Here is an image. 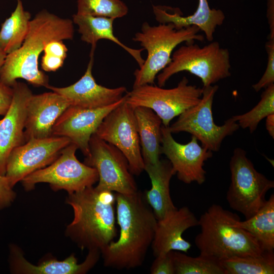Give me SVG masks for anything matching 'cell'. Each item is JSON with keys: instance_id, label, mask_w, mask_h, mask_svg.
Segmentation results:
<instances>
[{"instance_id": "obj_1", "label": "cell", "mask_w": 274, "mask_h": 274, "mask_svg": "<svg viewBox=\"0 0 274 274\" xmlns=\"http://www.w3.org/2000/svg\"><path fill=\"white\" fill-rule=\"evenodd\" d=\"M119 236L100 254L106 267L130 269L141 266L151 246L157 220L139 191L131 194L115 193Z\"/></svg>"}, {"instance_id": "obj_2", "label": "cell", "mask_w": 274, "mask_h": 274, "mask_svg": "<svg viewBox=\"0 0 274 274\" xmlns=\"http://www.w3.org/2000/svg\"><path fill=\"white\" fill-rule=\"evenodd\" d=\"M74 35L73 20L47 10L39 12L30 20L21 46L7 55L0 71V82L12 87L17 79L22 78L33 85L46 87L48 77L38 67L40 54L50 42L72 40Z\"/></svg>"}, {"instance_id": "obj_3", "label": "cell", "mask_w": 274, "mask_h": 274, "mask_svg": "<svg viewBox=\"0 0 274 274\" xmlns=\"http://www.w3.org/2000/svg\"><path fill=\"white\" fill-rule=\"evenodd\" d=\"M66 203L72 207L74 218L65 234L79 248L101 252L115 241L117 230L113 192L92 186L68 194Z\"/></svg>"}, {"instance_id": "obj_4", "label": "cell", "mask_w": 274, "mask_h": 274, "mask_svg": "<svg viewBox=\"0 0 274 274\" xmlns=\"http://www.w3.org/2000/svg\"><path fill=\"white\" fill-rule=\"evenodd\" d=\"M240 220L235 213L213 204L198 219L200 232L194 243L200 254L218 259L233 256H257L263 253L259 243L249 233L236 226Z\"/></svg>"}, {"instance_id": "obj_5", "label": "cell", "mask_w": 274, "mask_h": 274, "mask_svg": "<svg viewBox=\"0 0 274 274\" xmlns=\"http://www.w3.org/2000/svg\"><path fill=\"white\" fill-rule=\"evenodd\" d=\"M199 31L196 26L177 29L172 23L151 26L144 22L141 31L135 34L132 40L147 50V57L134 73L133 88L153 84L157 75L170 62L173 52L178 45L204 40L203 36L198 34Z\"/></svg>"}, {"instance_id": "obj_6", "label": "cell", "mask_w": 274, "mask_h": 274, "mask_svg": "<svg viewBox=\"0 0 274 274\" xmlns=\"http://www.w3.org/2000/svg\"><path fill=\"white\" fill-rule=\"evenodd\" d=\"M230 68L229 52L219 42L211 41L203 47L186 43L173 53L170 62L157 76V83L163 87L172 76L186 71L199 78L203 87H207L229 77Z\"/></svg>"}, {"instance_id": "obj_7", "label": "cell", "mask_w": 274, "mask_h": 274, "mask_svg": "<svg viewBox=\"0 0 274 274\" xmlns=\"http://www.w3.org/2000/svg\"><path fill=\"white\" fill-rule=\"evenodd\" d=\"M229 167L231 181L226 200L232 210L247 219L265 203L266 194L274 188V182L258 172L246 152L240 148L234 150Z\"/></svg>"}, {"instance_id": "obj_8", "label": "cell", "mask_w": 274, "mask_h": 274, "mask_svg": "<svg viewBox=\"0 0 274 274\" xmlns=\"http://www.w3.org/2000/svg\"><path fill=\"white\" fill-rule=\"evenodd\" d=\"M78 149L71 143L51 164L25 177L21 181L24 189L31 191L37 184L46 183L54 191L64 190L71 194L93 186L98 181V173L77 159Z\"/></svg>"}, {"instance_id": "obj_9", "label": "cell", "mask_w": 274, "mask_h": 274, "mask_svg": "<svg viewBox=\"0 0 274 274\" xmlns=\"http://www.w3.org/2000/svg\"><path fill=\"white\" fill-rule=\"evenodd\" d=\"M218 89L216 85L203 87L199 102L181 113L168 127L169 131L172 133H190L200 141L201 146L212 152L218 151L224 139L232 135L239 126L232 117L222 125L214 122L212 106Z\"/></svg>"}, {"instance_id": "obj_10", "label": "cell", "mask_w": 274, "mask_h": 274, "mask_svg": "<svg viewBox=\"0 0 274 274\" xmlns=\"http://www.w3.org/2000/svg\"><path fill=\"white\" fill-rule=\"evenodd\" d=\"M202 88L189 84L184 77L175 87L165 89L153 84L133 88L126 93V101L132 108L146 107L152 109L168 127L170 122L201 99Z\"/></svg>"}, {"instance_id": "obj_11", "label": "cell", "mask_w": 274, "mask_h": 274, "mask_svg": "<svg viewBox=\"0 0 274 274\" xmlns=\"http://www.w3.org/2000/svg\"><path fill=\"white\" fill-rule=\"evenodd\" d=\"M84 163L96 170L98 175L97 188L123 194L138 191L125 156L116 147L95 133L90 138L89 152Z\"/></svg>"}, {"instance_id": "obj_12", "label": "cell", "mask_w": 274, "mask_h": 274, "mask_svg": "<svg viewBox=\"0 0 274 274\" xmlns=\"http://www.w3.org/2000/svg\"><path fill=\"white\" fill-rule=\"evenodd\" d=\"M95 134L124 154L133 175L139 176L144 170L133 108L126 99L105 117Z\"/></svg>"}, {"instance_id": "obj_13", "label": "cell", "mask_w": 274, "mask_h": 274, "mask_svg": "<svg viewBox=\"0 0 274 274\" xmlns=\"http://www.w3.org/2000/svg\"><path fill=\"white\" fill-rule=\"evenodd\" d=\"M64 136L31 139L14 149L6 164L5 176L12 188L32 173L51 164L71 143Z\"/></svg>"}, {"instance_id": "obj_14", "label": "cell", "mask_w": 274, "mask_h": 274, "mask_svg": "<svg viewBox=\"0 0 274 274\" xmlns=\"http://www.w3.org/2000/svg\"><path fill=\"white\" fill-rule=\"evenodd\" d=\"M161 133V154L169 161L178 179L185 184H202L206 179L204 162L212 158L213 152L200 146L194 136L187 144L178 143L163 125Z\"/></svg>"}, {"instance_id": "obj_15", "label": "cell", "mask_w": 274, "mask_h": 274, "mask_svg": "<svg viewBox=\"0 0 274 274\" xmlns=\"http://www.w3.org/2000/svg\"><path fill=\"white\" fill-rule=\"evenodd\" d=\"M126 94L120 100L101 108L86 109L70 106L54 124L52 135L68 138L87 156L91 136L105 117L125 100Z\"/></svg>"}, {"instance_id": "obj_16", "label": "cell", "mask_w": 274, "mask_h": 274, "mask_svg": "<svg viewBox=\"0 0 274 274\" xmlns=\"http://www.w3.org/2000/svg\"><path fill=\"white\" fill-rule=\"evenodd\" d=\"M91 48L90 58L83 76L76 82L67 87L46 88L65 98L71 106L86 109L106 107L121 99L127 92L124 86L108 88L97 84L92 75L94 52Z\"/></svg>"}, {"instance_id": "obj_17", "label": "cell", "mask_w": 274, "mask_h": 274, "mask_svg": "<svg viewBox=\"0 0 274 274\" xmlns=\"http://www.w3.org/2000/svg\"><path fill=\"white\" fill-rule=\"evenodd\" d=\"M11 105L0 119V175L5 176L6 164L11 151L25 143L24 129L28 101L33 94L27 85L16 81L12 86Z\"/></svg>"}, {"instance_id": "obj_18", "label": "cell", "mask_w": 274, "mask_h": 274, "mask_svg": "<svg viewBox=\"0 0 274 274\" xmlns=\"http://www.w3.org/2000/svg\"><path fill=\"white\" fill-rule=\"evenodd\" d=\"M70 106L65 98L52 91L32 94L27 105L24 132L25 142L52 136L54 124Z\"/></svg>"}, {"instance_id": "obj_19", "label": "cell", "mask_w": 274, "mask_h": 274, "mask_svg": "<svg viewBox=\"0 0 274 274\" xmlns=\"http://www.w3.org/2000/svg\"><path fill=\"white\" fill-rule=\"evenodd\" d=\"M198 225V219L187 207L169 212L157 220L151 246L154 257L171 251L187 253L192 245L183 237V234Z\"/></svg>"}, {"instance_id": "obj_20", "label": "cell", "mask_w": 274, "mask_h": 274, "mask_svg": "<svg viewBox=\"0 0 274 274\" xmlns=\"http://www.w3.org/2000/svg\"><path fill=\"white\" fill-rule=\"evenodd\" d=\"M100 252L91 250L84 261L78 263L77 258L72 254L63 260L49 258L37 265L28 261L21 250L16 245H10L9 264L11 272L23 274H85L91 269L98 262Z\"/></svg>"}, {"instance_id": "obj_21", "label": "cell", "mask_w": 274, "mask_h": 274, "mask_svg": "<svg viewBox=\"0 0 274 274\" xmlns=\"http://www.w3.org/2000/svg\"><path fill=\"white\" fill-rule=\"evenodd\" d=\"M153 10L159 23H172L177 29L196 26L203 31L209 42L213 41L216 28L223 23L225 18L222 10L210 8L208 0H198L195 12L187 16H182L178 8L153 6Z\"/></svg>"}, {"instance_id": "obj_22", "label": "cell", "mask_w": 274, "mask_h": 274, "mask_svg": "<svg viewBox=\"0 0 274 274\" xmlns=\"http://www.w3.org/2000/svg\"><path fill=\"white\" fill-rule=\"evenodd\" d=\"M144 170L151 182V188L146 191L144 197L158 220L177 208L170 193V182L175 173L167 159H160L154 164H145Z\"/></svg>"}, {"instance_id": "obj_23", "label": "cell", "mask_w": 274, "mask_h": 274, "mask_svg": "<svg viewBox=\"0 0 274 274\" xmlns=\"http://www.w3.org/2000/svg\"><path fill=\"white\" fill-rule=\"evenodd\" d=\"M114 19L105 17L74 14L73 23L78 26V32L83 42L91 45V48H96L97 42L101 39L110 40L124 49L137 62L139 67L145 60L141 53L144 49H133L123 44L114 34L113 22Z\"/></svg>"}, {"instance_id": "obj_24", "label": "cell", "mask_w": 274, "mask_h": 274, "mask_svg": "<svg viewBox=\"0 0 274 274\" xmlns=\"http://www.w3.org/2000/svg\"><path fill=\"white\" fill-rule=\"evenodd\" d=\"M133 108L144 166L155 164L160 160L161 154L162 120L149 108L138 106Z\"/></svg>"}, {"instance_id": "obj_25", "label": "cell", "mask_w": 274, "mask_h": 274, "mask_svg": "<svg viewBox=\"0 0 274 274\" xmlns=\"http://www.w3.org/2000/svg\"><path fill=\"white\" fill-rule=\"evenodd\" d=\"M234 224L249 233L264 251L274 250V194L251 217Z\"/></svg>"}, {"instance_id": "obj_26", "label": "cell", "mask_w": 274, "mask_h": 274, "mask_svg": "<svg viewBox=\"0 0 274 274\" xmlns=\"http://www.w3.org/2000/svg\"><path fill=\"white\" fill-rule=\"evenodd\" d=\"M31 14L24 10L21 0H17L15 9L2 24L0 48L7 54L18 49L27 33Z\"/></svg>"}, {"instance_id": "obj_27", "label": "cell", "mask_w": 274, "mask_h": 274, "mask_svg": "<svg viewBox=\"0 0 274 274\" xmlns=\"http://www.w3.org/2000/svg\"><path fill=\"white\" fill-rule=\"evenodd\" d=\"M225 274H273L274 252L257 256H233L220 259Z\"/></svg>"}, {"instance_id": "obj_28", "label": "cell", "mask_w": 274, "mask_h": 274, "mask_svg": "<svg viewBox=\"0 0 274 274\" xmlns=\"http://www.w3.org/2000/svg\"><path fill=\"white\" fill-rule=\"evenodd\" d=\"M175 274H225L220 260L199 254L193 257L178 251H172Z\"/></svg>"}, {"instance_id": "obj_29", "label": "cell", "mask_w": 274, "mask_h": 274, "mask_svg": "<svg viewBox=\"0 0 274 274\" xmlns=\"http://www.w3.org/2000/svg\"><path fill=\"white\" fill-rule=\"evenodd\" d=\"M274 114V84L265 88L260 100L251 110L244 114L232 116L239 127L248 128L254 132L261 121L270 114Z\"/></svg>"}, {"instance_id": "obj_30", "label": "cell", "mask_w": 274, "mask_h": 274, "mask_svg": "<svg viewBox=\"0 0 274 274\" xmlns=\"http://www.w3.org/2000/svg\"><path fill=\"white\" fill-rule=\"evenodd\" d=\"M128 11L121 0H78L76 14L115 19L125 16Z\"/></svg>"}, {"instance_id": "obj_31", "label": "cell", "mask_w": 274, "mask_h": 274, "mask_svg": "<svg viewBox=\"0 0 274 274\" xmlns=\"http://www.w3.org/2000/svg\"><path fill=\"white\" fill-rule=\"evenodd\" d=\"M267 62L265 71L261 79L252 85L256 92L274 84V39H269L265 45Z\"/></svg>"}, {"instance_id": "obj_32", "label": "cell", "mask_w": 274, "mask_h": 274, "mask_svg": "<svg viewBox=\"0 0 274 274\" xmlns=\"http://www.w3.org/2000/svg\"><path fill=\"white\" fill-rule=\"evenodd\" d=\"M171 251L155 257L150 269L151 273L175 274Z\"/></svg>"}, {"instance_id": "obj_33", "label": "cell", "mask_w": 274, "mask_h": 274, "mask_svg": "<svg viewBox=\"0 0 274 274\" xmlns=\"http://www.w3.org/2000/svg\"><path fill=\"white\" fill-rule=\"evenodd\" d=\"M16 194L5 176L0 175V210L9 207L14 201Z\"/></svg>"}, {"instance_id": "obj_34", "label": "cell", "mask_w": 274, "mask_h": 274, "mask_svg": "<svg viewBox=\"0 0 274 274\" xmlns=\"http://www.w3.org/2000/svg\"><path fill=\"white\" fill-rule=\"evenodd\" d=\"M13 96L12 87L0 82V115L4 116L12 102Z\"/></svg>"}, {"instance_id": "obj_35", "label": "cell", "mask_w": 274, "mask_h": 274, "mask_svg": "<svg viewBox=\"0 0 274 274\" xmlns=\"http://www.w3.org/2000/svg\"><path fill=\"white\" fill-rule=\"evenodd\" d=\"M44 53L65 59L67 48L62 41H53L48 43L44 48Z\"/></svg>"}, {"instance_id": "obj_36", "label": "cell", "mask_w": 274, "mask_h": 274, "mask_svg": "<svg viewBox=\"0 0 274 274\" xmlns=\"http://www.w3.org/2000/svg\"><path fill=\"white\" fill-rule=\"evenodd\" d=\"M64 60L60 57L44 53L41 60V67L45 71L55 72L62 66Z\"/></svg>"}, {"instance_id": "obj_37", "label": "cell", "mask_w": 274, "mask_h": 274, "mask_svg": "<svg viewBox=\"0 0 274 274\" xmlns=\"http://www.w3.org/2000/svg\"><path fill=\"white\" fill-rule=\"evenodd\" d=\"M274 0H267V17L270 28L269 39H274Z\"/></svg>"}, {"instance_id": "obj_38", "label": "cell", "mask_w": 274, "mask_h": 274, "mask_svg": "<svg viewBox=\"0 0 274 274\" xmlns=\"http://www.w3.org/2000/svg\"><path fill=\"white\" fill-rule=\"evenodd\" d=\"M266 129L269 134L274 138V114H270L266 117Z\"/></svg>"}, {"instance_id": "obj_39", "label": "cell", "mask_w": 274, "mask_h": 274, "mask_svg": "<svg viewBox=\"0 0 274 274\" xmlns=\"http://www.w3.org/2000/svg\"><path fill=\"white\" fill-rule=\"evenodd\" d=\"M7 55V54L0 48V71L4 63Z\"/></svg>"}]
</instances>
